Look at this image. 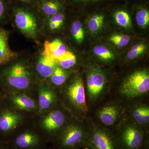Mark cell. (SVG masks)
Masks as SVG:
<instances>
[{"label":"cell","instance_id":"5b68a950","mask_svg":"<svg viewBox=\"0 0 149 149\" xmlns=\"http://www.w3.org/2000/svg\"><path fill=\"white\" fill-rule=\"evenodd\" d=\"M34 116L13 108L0 98V141L8 142Z\"/></svg>","mask_w":149,"mask_h":149},{"label":"cell","instance_id":"9c48e42d","mask_svg":"<svg viewBox=\"0 0 149 149\" xmlns=\"http://www.w3.org/2000/svg\"><path fill=\"white\" fill-rule=\"evenodd\" d=\"M149 74L147 70H136L126 77L120 86V93L127 99L141 97L148 93Z\"/></svg>","mask_w":149,"mask_h":149},{"label":"cell","instance_id":"1f68e13d","mask_svg":"<svg viewBox=\"0 0 149 149\" xmlns=\"http://www.w3.org/2000/svg\"><path fill=\"white\" fill-rule=\"evenodd\" d=\"M0 149H13L8 143L0 141Z\"/></svg>","mask_w":149,"mask_h":149},{"label":"cell","instance_id":"3957f363","mask_svg":"<svg viewBox=\"0 0 149 149\" xmlns=\"http://www.w3.org/2000/svg\"><path fill=\"white\" fill-rule=\"evenodd\" d=\"M58 92L59 100L62 106L73 119L81 121L88 110L82 77L72 73Z\"/></svg>","mask_w":149,"mask_h":149},{"label":"cell","instance_id":"7402d4cb","mask_svg":"<svg viewBox=\"0 0 149 149\" xmlns=\"http://www.w3.org/2000/svg\"><path fill=\"white\" fill-rule=\"evenodd\" d=\"M55 61L60 67L72 72V68L77 63V57L73 52L68 49L63 55Z\"/></svg>","mask_w":149,"mask_h":149},{"label":"cell","instance_id":"e0dca14e","mask_svg":"<svg viewBox=\"0 0 149 149\" xmlns=\"http://www.w3.org/2000/svg\"><path fill=\"white\" fill-rule=\"evenodd\" d=\"M122 113L121 107L118 105L110 103L100 109L97 113V116L104 125L111 126L118 122Z\"/></svg>","mask_w":149,"mask_h":149},{"label":"cell","instance_id":"4fadbf2b","mask_svg":"<svg viewBox=\"0 0 149 149\" xmlns=\"http://www.w3.org/2000/svg\"><path fill=\"white\" fill-rule=\"evenodd\" d=\"M32 54V63L38 83L46 82L52 74L57 64L56 61L45 55L39 46Z\"/></svg>","mask_w":149,"mask_h":149},{"label":"cell","instance_id":"277c9868","mask_svg":"<svg viewBox=\"0 0 149 149\" xmlns=\"http://www.w3.org/2000/svg\"><path fill=\"white\" fill-rule=\"evenodd\" d=\"M72 119L60 103L42 114L34 115L33 118L35 126L49 144Z\"/></svg>","mask_w":149,"mask_h":149},{"label":"cell","instance_id":"52a82bcc","mask_svg":"<svg viewBox=\"0 0 149 149\" xmlns=\"http://www.w3.org/2000/svg\"><path fill=\"white\" fill-rule=\"evenodd\" d=\"M33 118L19 128L7 142L13 149H44L49 146L47 139L35 126Z\"/></svg>","mask_w":149,"mask_h":149},{"label":"cell","instance_id":"d6a6232c","mask_svg":"<svg viewBox=\"0 0 149 149\" xmlns=\"http://www.w3.org/2000/svg\"><path fill=\"white\" fill-rule=\"evenodd\" d=\"M80 149H94L92 147L89 146V145L85 144L84 146H83Z\"/></svg>","mask_w":149,"mask_h":149},{"label":"cell","instance_id":"f546056e","mask_svg":"<svg viewBox=\"0 0 149 149\" xmlns=\"http://www.w3.org/2000/svg\"><path fill=\"white\" fill-rule=\"evenodd\" d=\"M146 47L143 44H137L133 46L131 50L127 54V57L129 59L136 58L146 51Z\"/></svg>","mask_w":149,"mask_h":149},{"label":"cell","instance_id":"484cf974","mask_svg":"<svg viewBox=\"0 0 149 149\" xmlns=\"http://www.w3.org/2000/svg\"><path fill=\"white\" fill-rule=\"evenodd\" d=\"M116 21L118 24L123 27H130L131 21L129 15L125 11H118L114 15Z\"/></svg>","mask_w":149,"mask_h":149},{"label":"cell","instance_id":"e575fe53","mask_svg":"<svg viewBox=\"0 0 149 149\" xmlns=\"http://www.w3.org/2000/svg\"></svg>","mask_w":149,"mask_h":149},{"label":"cell","instance_id":"d6986e66","mask_svg":"<svg viewBox=\"0 0 149 149\" xmlns=\"http://www.w3.org/2000/svg\"><path fill=\"white\" fill-rule=\"evenodd\" d=\"M36 6L44 18L56 14L62 8V5L59 0H38Z\"/></svg>","mask_w":149,"mask_h":149},{"label":"cell","instance_id":"836d02e7","mask_svg":"<svg viewBox=\"0 0 149 149\" xmlns=\"http://www.w3.org/2000/svg\"><path fill=\"white\" fill-rule=\"evenodd\" d=\"M44 149H54L52 146H49L47 147H46Z\"/></svg>","mask_w":149,"mask_h":149},{"label":"cell","instance_id":"44dd1931","mask_svg":"<svg viewBox=\"0 0 149 149\" xmlns=\"http://www.w3.org/2000/svg\"><path fill=\"white\" fill-rule=\"evenodd\" d=\"M72 72L63 69L57 65L52 74L46 82L51 87L58 90L65 83Z\"/></svg>","mask_w":149,"mask_h":149},{"label":"cell","instance_id":"ffe728a7","mask_svg":"<svg viewBox=\"0 0 149 149\" xmlns=\"http://www.w3.org/2000/svg\"><path fill=\"white\" fill-rule=\"evenodd\" d=\"M130 113L131 121L142 128L149 124V107L146 104L136 105L132 108Z\"/></svg>","mask_w":149,"mask_h":149},{"label":"cell","instance_id":"5bb4252c","mask_svg":"<svg viewBox=\"0 0 149 149\" xmlns=\"http://www.w3.org/2000/svg\"><path fill=\"white\" fill-rule=\"evenodd\" d=\"M86 144L94 149H120L115 136L105 128L94 125Z\"/></svg>","mask_w":149,"mask_h":149},{"label":"cell","instance_id":"8992f818","mask_svg":"<svg viewBox=\"0 0 149 149\" xmlns=\"http://www.w3.org/2000/svg\"><path fill=\"white\" fill-rule=\"evenodd\" d=\"M89 135L81 121L72 119L51 144L54 149H80L87 143Z\"/></svg>","mask_w":149,"mask_h":149},{"label":"cell","instance_id":"cb8c5ba5","mask_svg":"<svg viewBox=\"0 0 149 149\" xmlns=\"http://www.w3.org/2000/svg\"><path fill=\"white\" fill-rule=\"evenodd\" d=\"M70 33L73 40L77 44H81L84 38L83 25L79 20H74L70 25Z\"/></svg>","mask_w":149,"mask_h":149},{"label":"cell","instance_id":"603a6c76","mask_svg":"<svg viewBox=\"0 0 149 149\" xmlns=\"http://www.w3.org/2000/svg\"><path fill=\"white\" fill-rule=\"evenodd\" d=\"M11 6L9 0H0V28L10 22Z\"/></svg>","mask_w":149,"mask_h":149},{"label":"cell","instance_id":"6da1fadb","mask_svg":"<svg viewBox=\"0 0 149 149\" xmlns=\"http://www.w3.org/2000/svg\"><path fill=\"white\" fill-rule=\"evenodd\" d=\"M38 83L32 66V54L20 53L0 66V91L26 93L36 98Z\"/></svg>","mask_w":149,"mask_h":149},{"label":"cell","instance_id":"30bf717a","mask_svg":"<svg viewBox=\"0 0 149 149\" xmlns=\"http://www.w3.org/2000/svg\"><path fill=\"white\" fill-rule=\"evenodd\" d=\"M0 98L14 109L32 114L37 113V98L26 93L0 91Z\"/></svg>","mask_w":149,"mask_h":149},{"label":"cell","instance_id":"ba28073f","mask_svg":"<svg viewBox=\"0 0 149 149\" xmlns=\"http://www.w3.org/2000/svg\"><path fill=\"white\" fill-rule=\"evenodd\" d=\"M115 137L120 149H143L146 144L143 128L131 120L120 124Z\"/></svg>","mask_w":149,"mask_h":149},{"label":"cell","instance_id":"8fae6325","mask_svg":"<svg viewBox=\"0 0 149 149\" xmlns=\"http://www.w3.org/2000/svg\"><path fill=\"white\" fill-rule=\"evenodd\" d=\"M107 78L103 72L98 68L88 71L86 77V97L89 101L95 102L104 93Z\"/></svg>","mask_w":149,"mask_h":149},{"label":"cell","instance_id":"d4e9b609","mask_svg":"<svg viewBox=\"0 0 149 149\" xmlns=\"http://www.w3.org/2000/svg\"><path fill=\"white\" fill-rule=\"evenodd\" d=\"M93 52L98 57L104 61L111 60L114 58L113 54L104 46H96L93 49Z\"/></svg>","mask_w":149,"mask_h":149},{"label":"cell","instance_id":"7c38bea8","mask_svg":"<svg viewBox=\"0 0 149 149\" xmlns=\"http://www.w3.org/2000/svg\"><path fill=\"white\" fill-rule=\"evenodd\" d=\"M38 110L36 115L42 114L60 103L58 92L47 82L38 83L36 90Z\"/></svg>","mask_w":149,"mask_h":149},{"label":"cell","instance_id":"4316f807","mask_svg":"<svg viewBox=\"0 0 149 149\" xmlns=\"http://www.w3.org/2000/svg\"><path fill=\"white\" fill-rule=\"evenodd\" d=\"M104 17L101 15L93 16L88 23V27L92 32H95L100 29L103 24Z\"/></svg>","mask_w":149,"mask_h":149},{"label":"cell","instance_id":"7a4b0ae2","mask_svg":"<svg viewBox=\"0 0 149 149\" xmlns=\"http://www.w3.org/2000/svg\"><path fill=\"white\" fill-rule=\"evenodd\" d=\"M43 19L36 6L12 4L10 22L13 27L37 46L43 41Z\"/></svg>","mask_w":149,"mask_h":149},{"label":"cell","instance_id":"ac0fdd59","mask_svg":"<svg viewBox=\"0 0 149 149\" xmlns=\"http://www.w3.org/2000/svg\"><path fill=\"white\" fill-rule=\"evenodd\" d=\"M10 31L0 28V66L15 58L20 53L13 50L9 45Z\"/></svg>","mask_w":149,"mask_h":149},{"label":"cell","instance_id":"2e32d148","mask_svg":"<svg viewBox=\"0 0 149 149\" xmlns=\"http://www.w3.org/2000/svg\"><path fill=\"white\" fill-rule=\"evenodd\" d=\"M38 46L44 54L55 60L63 55L68 50L65 43L58 37L46 39Z\"/></svg>","mask_w":149,"mask_h":149},{"label":"cell","instance_id":"4dcf8cb0","mask_svg":"<svg viewBox=\"0 0 149 149\" xmlns=\"http://www.w3.org/2000/svg\"><path fill=\"white\" fill-rule=\"evenodd\" d=\"M11 4H21L36 6L38 0H9Z\"/></svg>","mask_w":149,"mask_h":149},{"label":"cell","instance_id":"9a60e30c","mask_svg":"<svg viewBox=\"0 0 149 149\" xmlns=\"http://www.w3.org/2000/svg\"><path fill=\"white\" fill-rule=\"evenodd\" d=\"M66 15L61 11L56 14L43 19L42 35L43 40L56 37V34L65 24Z\"/></svg>","mask_w":149,"mask_h":149},{"label":"cell","instance_id":"83f0119b","mask_svg":"<svg viewBox=\"0 0 149 149\" xmlns=\"http://www.w3.org/2000/svg\"><path fill=\"white\" fill-rule=\"evenodd\" d=\"M130 37L127 35H114L109 38V40L118 47L127 45L130 41Z\"/></svg>","mask_w":149,"mask_h":149},{"label":"cell","instance_id":"f1b7e54d","mask_svg":"<svg viewBox=\"0 0 149 149\" xmlns=\"http://www.w3.org/2000/svg\"><path fill=\"white\" fill-rule=\"evenodd\" d=\"M137 24L140 27L145 28L149 23V13L147 10L142 9L139 11L136 16Z\"/></svg>","mask_w":149,"mask_h":149}]
</instances>
